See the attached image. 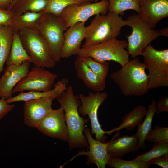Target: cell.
Instances as JSON below:
<instances>
[{
  "instance_id": "obj_37",
  "label": "cell",
  "mask_w": 168,
  "mask_h": 168,
  "mask_svg": "<svg viewBox=\"0 0 168 168\" xmlns=\"http://www.w3.org/2000/svg\"><path fill=\"white\" fill-rule=\"evenodd\" d=\"M13 0H0V7L7 9Z\"/></svg>"
},
{
  "instance_id": "obj_28",
  "label": "cell",
  "mask_w": 168,
  "mask_h": 168,
  "mask_svg": "<svg viewBox=\"0 0 168 168\" xmlns=\"http://www.w3.org/2000/svg\"><path fill=\"white\" fill-rule=\"evenodd\" d=\"M81 57L98 78L105 83L109 71V63L107 61H98L89 57Z\"/></svg>"
},
{
  "instance_id": "obj_23",
  "label": "cell",
  "mask_w": 168,
  "mask_h": 168,
  "mask_svg": "<svg viewBox=\"0 0 168 168\" xmlns=\"http://www.w3.org/2000/svg\"><path fill=\"white\" fill-rule=\"evenodd\" d=\"M43 13L31 12H26L14 16L11 20L9 25L14 31L26 28L36 30L38 23Z\"/></svg>"
},
{
  "instance_id": "obj_24",
  "label": "cell",
  "mask_w": 168,
  "mask_h": 168,
  "mask_svg": "<svg viewBox=\"0 0 168 168\" xmlns=\"http://www.w3.org/2000/svg\"><path fill=\"white\" fill-rule=\"evenodd\" d=\"M14 32L10 26L0 25V74L9 55Z\"/></svg>"
},
{
  "instance_id": "obj_32",
  "label": "cell",
  "mask_w": 168,
  "mask_h": 168,
  "mask_svg": "<svg viewBox=\"0 0 168 168\" xmlns=\"http://www.w3.org/2000/svg\"><path fill=\"white\" fill-rule=\"evenodd\" d=\"M145 141L150 142L168 143V127L156 125L154 129H150Z\"/></svg>"
},
{
  "instance_id": "obj_34",
  "label": "cell",
  "mask_w": 168,
  "mask_h": 168,
  "mask_svg": "<svg viewBox=\"0 0 168 168\" xmlns=\"http://www.w3.org/2000/svg\"><path fill=\"white\" fill-rule=\"evenodd\" d=\"M6 100L4 97L1 98L0 99V120L6 115L15 107L14 104L7 103Z\"/></svg>"
},
{
  "instance_id": "obj_35",
  "label": "cell",
  "mask_w": 168,
  "mask_h": 168,
  "mask_svg": "<svg viewBox=\"0 0 168 168\" xmlns=\"http://www.w3.org/2000/svg\"><path fill=\"white\" fill-rule=\"evenodd\" d=\"M156 113L159 114L161 113L168 112V98L167 96H163L159 98L156 103Z\"/></svg>"
},
{
  "instance_id": "obj_17",
  "label": "cell",
  "mask_w": 168,
  "mask_h": 168,
  "mask_svg": "<svg viewBox=\"0 0 168 168\" xmlns=\"http://www.w3.org/2000/svg\"><path fill=\"white\" fill-rule=\"evenodd\" d=\"M84 133L87 141L89 150L86 152H79L75 157L86 155L88 158L87 164L94 163L98 168H105L110 157L107 149V142L94 139L88 128H85Z\"/></svg>"
},
{
  "instance_id": "obj_2",
  "label": "cell",
  "mask_w": 168,
  "mask_h": 168,
  "mask_svg": "<svg viewBox=\"0 0 168 168\" xmlns=\"http://www.w3.org/2000/svg\"><path fill=\"white\" fill-rule=\"evenodd\" d=\"M144 62L137 57L129 60L124 66L113 72L110 78L126 96H140L150 90L149 78Z\"/></svg>"
},
{
  "instance_id": "obj_16",
  "label": "cell",
  "mask_w": 168,
  "mask_h": 168,
  "mask_svg": "<svg viewBox=\"0 0 168 168\" xmlns=\"http://www.w3.org/2000/svg\"><path fill=\"white\" fill-rule=\"evenodd\" d=\"M85 22L76 23L64 31L61 51L62 58L77 55L81 48L82 42L85 39L86 26Z\"/></svg>"
},
{
  "instance_id": "obj_26",
  "label": "cell",
  "mask_w": 168,
  "mask_h": 168,
  "mask_svg": "<svg viewBox=\"0 0 168 168\" xmlns=\"http://www.w3.org/2000/svg\"><path fill=\"white\" fill-rule=\"evenodd\" d=\"M47 4V0H19L10 11L14 16L26 12H42Z\"/></svg>"
},
{
  "instance_id": "obj_39",
  "label": "cell",
  "mask_w": 168,
  "mask_h": 168,
  "mask_svg": "<svg viewBox=\"0 0 168 168\" xmlns=\"http://www.w3.org/2000/svg\"><path fill=\"white\" fill-rule=\"evenodd\" d=\"M19 0H13L10 6L7 9V10H10L12 8L13 6L15 4L19 1Z\"/></svg>"
},
{
  "instance_id": "obj_6",
  "label": "cell",
  "mask_w": 168,
  "mask_h": 168,
  "mask_svg": "<svg viewBox=\"0 0 168 168\" xmlns=\"http://www.w3.org/2000/svg\"><path fill=\"white\" fill-rule=\"evenodd\" d=\"M18 32L23 47L34 66L44 68H52L55 66L56 62L48 45L36 30L26 28Z\"/></svg>"
},
{
  "instance_id": "obj_4",
  "label": "cell",
  "mask_w": 168,
  "mask_h": 168,
  "mask_svg": "<svg viewBox=\"0 0 168 168\" xmlns=\"http://www.w3.org/2000/svg\"><path fill=\"white\" fill-rule=\"evenodd\" d=\"M126 20L132 29L130 35L127 36L126 49L129 55L133 58L142 55L152 41L162 36L160 30L151 28L138 13L129 15Z\"/></svg>"
},
{
  "instance_id": "obj_30",
  "label": "cell",
  "mask_w": 168,
  "mask_h": 168,
  "mask_svg": "<svg viewBox=\"0 0 168 168\" xmlns=\"http://www.w3.org/2000/svg\"><path fill=\"white\" fill-rule=\"evenodd\" d=\"M82 2V0H47V6L42 13L59 16L64 9L68 6Z\"/></svg>"
},
{
  "instance_id": "obj_19",
  "label": "cell",
  "mask_w": 168,
  "mask_h": 168,
  "mask_svg": "<svg viewBox=\"0 0 168 168\" xmlns=\"http://www.w3.org/2000/svg\"><path fill=\"white\" fill-rule=\"evenodd\" d=\"M74 68L78 78L87 88L95 92L102 91L105 89V83L98 78L81 57L77 55L74 62Z\"/></svg>"
},
{
  "instance_id": "obj_7",
  "label": "cell",
  "mask_w": 168,
  "mask_h": 168,
  "mask_svg": "<svg viewBox=\"0 0 168 168\" xmlns=\"http://www.w3.org/2000/svg\"><path fill=\"white\" fill-rule=\"evenodd\" d=\"M148 70L149 89L168 86V49H156L149 45L143 52Z\"/></svg>"
},
{
  "instance_id": "obj_38",
  "label": "cell",
  "mask_w": 168,
  "mask_h": 168,
  "mask_svg": "<svg viewBox=\"0 0 168 168\" xmlns=\"http://www.w3.org/2000/svg\"><path fill=\"white\" fill-rule=\"evenodd\" d=\"M162 36H168V27H166L162 28L160 30Z\"/></svg>"
},
{
  "instance_id": "obj_9",
  "label": "cell",
  "mask_w": 168,
  "mask_h": 168,
  "mask_svg": "<svg viewBox=\"0 0 168 168\" xmlns=\"http://www.w3.org/2000/svg\"><path fill=\"white\" fill-rule=\"evenodd\" d=\"M78 97L81 102L78 108L79 114L88 116L91 122V133L95 135V139L105 142L107 138L105 134L107 131L102 128L98 121L97 112L100 106L108 97V93L102 91L89 92L87 96L81 94Z\"/></svg>"
},
{
  "instance_id": "obj_1",
  "label": "cell",
  "mask_w": 168,
  "mask_h": 168,
  "mask_svg": "<svg viewBox=\"0 0 168 168\" xmlns=\"http://www.w3.org/2000/svg\"><path fill=\"white\" fill-rule=\"evenodd\" d=\"M57 100L64 111L67 128V139L70 148H88L87 141L84 132L85 124L88 119L81 117L78 108L81 102L78 96L75 95L71 86H68Z\"/></svg>"
},
{
  "instance_id": "obj_31",
  "label": "cell",
  "mask_w": 168,
  "mask_h": 168,
  "mask_svg": "<svg viewBox=\"0 0 168 168\" xmlns=\"http://www.w3.org/2000/svg\"><path fill=\"white\" fill-rule=\"evenodd\" d=\"M107 165L110 167L114 168H148L151 164L149 161L137 162L126 160L121 158L110 157Z\"/></svg>"
},
{
  "instance_id": "obj_27",
  "label": "cell",
  "mask_w": 168,
  "mask_h": 168,
  "mask_svg": "<svg viewBox=\"0 0 168 168\" xmlns=\"http://www.w3.org/2000/svg\"><path fill=\"white\" fill-rule=\"evenodd\" d=\"M108 12L122 15L127 10L135 11L139 15L140 9L139 0H108Z\"/></svg>"
},
{
  "instance_id": "obj_33",
  "label": "cell",
  "mask_w": 168,
  "mask_h": 168,
  "mask_svg": "<svg viewBox=\"0 0 168 168\" xmlns=\"http://www.w3.org/2000/svg\"><path fill=\"white\" fill-rule=\"evenodd\" d=\"M14 16L12 11L0 7V25L9 26Z\"/></svg>"
},
{
  "instance_id": "obj_12",
  "label": "cell",
  "mask_w": 168,
  "mask_h": 168,
  "mask_svg": "<svg viewBox=\"0 0 168 168\" xmlns=\"http://www.w3.org/2000/svg\"><path fill=\"white\" fill-rule=\"evenodd\" d=\"M36 128L43 134L67 141V128L64 112L60 107L53 110L41 121Z\"/></svg>"
},
{
  "instance_id": "obj_25",
  "label": "cell",
  "mask_w": 168,
  "mask_h": 168,
  "mask_svg": "<svg viewBox=\"0 0 168 168\" xmlns=\"http://www.w3.org/2000/svg\"><path fill=\"white\" fill-rule=\"evenodd\" d=\"M156 101L153 100L149 105L144 119L137 127V130L135 134L138 139L141 149L143 150L146 147L145 138L152 128V119L156 112Z\"/></svg>"
},
{
  "instance_id": "obj_40",
  "label": "cell",
  "mask_w": 168,
  "mask_h": 168,
  "mask_svg": "<svg viewBox=\"0 0 168 168\" xmlns=\"http://www.w3.org/2000/svg\"><path fill=\"white\" fill-rule=\"evenodd\" d=\"M83 2H90L91 1H95L97 2L98 0H82Z\"/></svg>"
},
{
  "instance_id": "obj_8",
  "label": "cell",
  "mask_w": 168,
  "mask_h": 168,
  "mask_svg": "<svg viewBox=\"0 0 168 168\" xmlns=\"http://www.w3.org/2000/svg\"><path fill=\"white\" fill-rule=\"evenodd\" d=\"M66 30L60 17L50 14L43 13L37 24L36 30L47 44L56 63L62 59L64 33Z\"/></svg>"
},
{
  "instance_id": "obj_13",
  "label": "cell",
  "mask_w": 168,
  "mask_h": 168,
  "mask_svg": "<svg viewBox=\"0 0 168 168\" xmlns=\"http://www.w3.org/2000/svg\"><path fill=\"white\" fill-rule=\"evenodd\" d=\"M54 98L47 97L24 102V122L26 125L36 128L44 118L53 109Z\"/></svg>"
},
{
  "instance_id": "obj_36",
  "label": "cell",
  "mask_w": 168,
  "mask_h": 168,
  "mask_svg": "<svg viewBox=\"0 0 168 168\" xmlns=\"http://www.w3.org/2000/svg\"><path fill=\"white\" fill-rule=\"evenodd\" d=\"M151 164H155L162 168H168V153L149 161Z\"/></svg>"
},
{
  "instance_id": "obj_3",
  "label": "cell",
  "mask_w": 168,
  "mask_h": 168,
  "mask_svg": "<svg viewBox=\"0 0 168 168\" xmlns=\"http://www.w3.org/2000/svg\"><path fill=\"white\" fill-rule=\"evenodd\" d=\"M126 25H128V23L126 20L112 12L95 16L90 24L86 26L85 41L82 46L117 38L122 27Z\"/></svg>"
},
{
  "instance_id": "obj_14",
  "label": "cell",
  "mask_w": 168,
  "mask_h": 168,
  "mask_svg": "<svg viewBox=\"0 0 168 168\" xmlns=\"http://www.w3.org/2000/svg\"><path fill=\"white\" fill-rule=\"evenodd\" d=\"M30 63L26 62L19 65L7 66L0 78V98L4 97L6 100L12 96L13 89L26 75Z\"/></svg>"
},
{
  "instance_id": "obj_20",
  "label": "cell",
  "mask_w": 168,
  "mask_h": 168,
  "mask_svg": "<svg viewBox=\"0 0 168 168\" xmlns=\"http://www.w3.org/2000/svg\"><path fill=\"white\" fill-rule=\"evenodd\" d=\"M68 81L66 79H62L58 81L54 85L53 88L46 91H22L16 96L6 99L7 103L24 101L40 98L50 97L57 99L59 97L67 87Z\"/></svg>"
},
{
  "instance_id": "obj_21",
  "label": "cell",
  "mask_w": 168,
  "mask_h": 168,
  "mask_svg": "<svg viewBox=\"0 0 168 168\" xmlns=\"http://www.w3.org/2000/svg\"><path fill=\"white\" fill-rule=\"evenodd\" d=\"M147 111V109L145 106L139 105L135 106L132 110L123 116L119 126L107 131L108 134H111L116 131H119L124 128L128 131L133 130L142 122Z\"/></svg>"
},
{
  "instance_id": "obj_22",
  "label": "cell",
  "mask_w": 168,
  "mask_h": 168,
  "mask_svg": "<svg viewBox=\"0 0 168 168\" xmlns=\"http://www.w3.org/2000/svg\"><path fill=\"white\" fill-rule=\"evenodd\" d=\"M31 63V59L24 48L18 32L14 31L10 52L6 62L7 66L19 65L24 62Z\"/></svg>"
},
{
  "instance_id": "obj_15",
  "label": "cell",
  "mask_w": 168,
  "mask_h": 168,
  "mask_svg": "<svg viewBox=\"0 0 168 168\" xmlns=\"http://www.w3.org/2000/svg\"><path fill=\"white\" fill-rule=\"evenodd\" d=\"M139 15L153 29L162 19L168 16V0H139Z\"/></svg>"
},
{
  "instance_id": "obj_11",
  "label": "cell",
  "mask_w": 168,
  "mask_h": 168,
  "mask_svg": "<svg viewBox=\"0 0 168 168\" xmlns=\"http://www.w3.org/2000/svg\"><path fill=\"white\" fill-rule=\"evenodd\" d=\"M57 77L56 74L43 67L34 66L15 86L12 93L25 91H49L52 89Z\"/></svg>"
},
{
  "instance_id": "obj_18",
  "label": "cell",
  "mask_w": 168,
  "mask_h": 168,
  "mask_svg": "<svg viewBox=\"0 0 168 168\" xmlns=\"http://www.w3.org/2000/svg\"><path fill=\"white\" fill-rule=\"evenodd\" d=\"M141 149L138 138L134 134L124 135L107 142V149L110 157L121 158L126 154Z\"/></svg>"
},
{
  "instance_id": "obj_10",
  "label": "cell",
  "mask_w": 168,
  "mask_h": 168,
  "mask_svg": "<svg viewBox=\"0 0 168 168\" xmlns=\"http://www.w3.org/2000/svg\"><path fill=\"white\" fill-rule=\"evenodd\" d=\"M108 6V0L74 4L65 8L59 17L63 21L67 29L76 23L85 22L92 16L106 14Z\"/></svg>"
},
{
  "instance_id": "obj_5",
  "label": "cell",
  "mask_w": 168,
  "mask_h": 168,
  "mask_svg": "<svg viewBox=\"0 0 168 168\" xmlns=\"http://www.w3.org/2000/svg\"><path fill=\"white\" fill-rule=\"evenodd\" d=\"M127 42L115 38L99 44L82 46L77 55L89 57L100 62L113 61L123 67L129 60L125 49Z\"/></svg>"
},
{
  "instance_id": "obj_29",
  "label": "cell",
  "mask_w": 168,
  "mask_h": 168,
  "mask_svg": "<svg viewBox=\"0 0 168 168\" xmlns=\"http://www.w3.org/2000/svg\"><path fill=\"white\" fill-rule=\"evenodd\" d=\"M168 153V143L154 142L150 150L132 160L137 162H148Z\"/></svg>"
}]
</instances>
